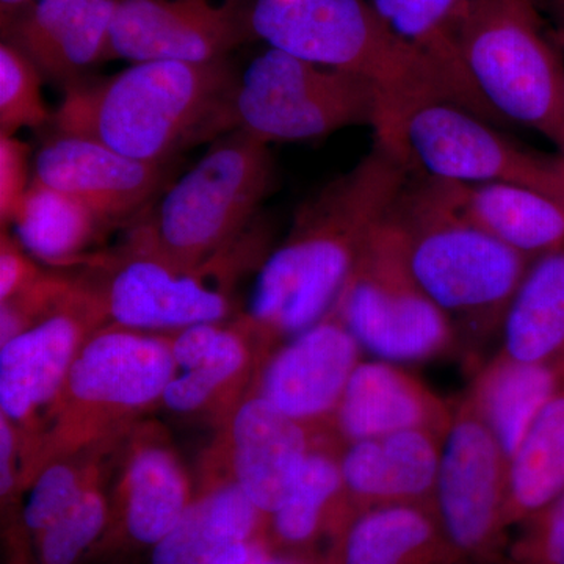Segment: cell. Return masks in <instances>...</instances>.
Here are the masks:
<instances>
[{
    "mask_svg": "<svg viewBox=\"0 0 564 564\" xmlns=\"http://www.w3.org/2000/svg\"><path fill=\"white\" fill-rule=\"evenodd\" d=\"M410 177L402 158L375 139L350 172L303 204L288 239L259 269L245 315L263 343L299 336L333 313L364 245Z\"/></svg>",
    "mask_w": 564,
    "mask_h": 564,
    "instance_id": "6da1fadb",
    "label": "cell"
},
{
    "mask_svg": "<svg viewBox=\"0 0 564 564\" xmlns=\"http://www.w3.org/2000/svg\"><path fill=\"white\" fill-rule=\"evenodd\" d=\"M228 62H139L109 79L76 82L54 115L58 133L85 137L137 161L161 163L228 110Z\"/></svg>",
    "mask_w": 564,
    "mask_h": 564,
    "instance_id": "7a4b0ae2",
    "label": "cell"
},
{
    "mask_svg": "<svg viewBox=\"0 0 564 564\" xmlns=\"http://www.w3.org/2000/svg\"><path fill=\"white\" fill-rule=\"evenodd\" d=\"M391 218L411 276L459 339L484 344L502 332L532 259L437 203L414 174Z\"/></svg>",
    "mask_w": 564,
    "mask_h": 564,
    "instance_id": "3957f363",
    "label": "cell"
},
{
    "mask_svg": "<svg viewBox=\"0 0 564 564\" xmlns=\"http://www.w3.org/2000/svg\"><path fill=\"white\" fill-rule=\"evenodd\" d=\"M252 36L372 84L378 109L415 101L464 107L447 77L393 33L367 0H254Z\"/></svg>",
    "mask_w": 564,
    "mask_h": 564,
    "instance_id": "277c9868",
    "label": "cell"
},
{
    "mask_svg": "<svg viewBox=\"0 0 564 564\" xmlns=\"http://www.w3.org/2000/svg\"><path fill=\"white\" fill-rule=\"evenodd\" d=\"M176 373L172 337L118 325L96 329L70 366L51 432L25 464L24 485L54 456L121 440L126 426L162 402Z\"/></svg>",
    "mask_w": 564,
    "mask_h": 564,
    "instance_id": "5b68a950",
    "label": "cell"
},
{
    "mask_svg": "<svg viewBox=\"0 0 564 564\" xmlns=\"http://www.w3.org/2000/svg\"><path fill=\"white\" fill-rule=\"evenodd\" d=\"M456 43L492 113L541 133L564 158V65L533 0H469Z\"/></svg>",
    "mask_w": 564,
    "mask_h": 564,
    "instance_id": "8992f818",
    "label": "cell"
},
{
    "mask_svg": "<svg viewBox=\"0 0 564 564\" xmlns=\"http://www.w3.org/2000/svg\"><path fill=\"white\" fill-rule=\"evenodd\" d=\"M272 177L265 141L237 132L166 192L133 234L132 250L185 267L206 262L245 234Z\"/></svg>",
    "mask_w": 564,
    "mask_h": 564,
    "instance_id": "52a82bcc",
    "label": "cell"
},
{
    "mask_svg": "<svg viewBox=\"0 0 564 564\" xmlns=\"http://www.w3.org/2000/svg\"><path fill=\"white\" fill-rule=\"evenodd\" d=\"M377 140L402 158L415 176L467 184H511L564 202V158L525 150L463 107L415 101L378 109Z\"/></svg>",
    "mask_w": 564,
    "mask_h": 564,
    "instance_id": "ba28073f",
    "label": "cell"
},
{
    "mask_svg": "<svg viewBox=\"0 0 564 564\" xmlns=\"http://www.w3.org/2000/svg\"><path fill=\"white\" fill-rule=\"evenodd\" d=\"M333 314L381 361H426L459 340L451 318L411 276L391 215L364 245Z\"/></svg>",
    "mask_w": 564,
    "mask_h": 564,
    "instance_id": "9c48e42d",
    "label": "cell"
},
{
    "mask_svg": "<svg viewBox=\"0 0 564 564\" xmlns=\"http://www.w3.org/2000/svg\"><path fill=\"white\" fill-rule=\"evenodd\" d=\"M378 99L361 77L269 47L237 82L228 110L240 131L265 143L303 141L352 124L373 128Z\"/></svg>",
    "mask_w": 564,
    "mask_h": 564,
    "instance_id": "30bf717a",
    "label": "cell"
},
{
    "mask_svg": "<svg viewBox=\"0 0 564 564\" xmlns=\"http://www.w3.org/2000/svg\"><path fill=\"white\" fill-rule=\"evenodd\" d=\"M259 242V234H242L195 267L129 248L98 285H88L107 321L124 328L174 333L199 323L225 322L232 311V282L261 250Z\"/></svg>",
    "mask_w": 564,
    "mask_h": 564,
    "instance_id": "8fae6325",
    "label": "cell"
},
{
    "mask_svg": "<svg viewBox=\"0 0 564 564\" xmlns=\"http://www.w3.org/2000/svg\"><path fill=\"white\" fill-rule=\"evenodd\" d=\"M508 458L469 393L455 403L441 455L433 505L463 562L503 556Z\"/></svg>",
    "mask_w": 564,
    "mask_h": 564,
    "instance_id": "7c38bea8",
    "label": "cell"
},
{
    "mask_svg": "<svg viewBox=\"0 0 564 564\" xmlns=\"http://www.w3.org/2000/svg\"><path fill=\"white\" fill-rule=\"evenodd\" d=\"M251 7L236 0H118L111 58L212 63L252 35Z\"/></svg>",
    "mask_w": 564,
    "mask_h": 564,
    "instance_id": "4fadbf2b",
    "label": "cell"
},
{
    "mask_svg": "<svg viewBox=\"0 0 564 564\" xmlns=\"http://www.w3.org/2000/svg\"><path fill=\"white\" fill-rule=\"evenodd\" d=\"M106 322L98 295L76 282L61 306L0 347V408L17 430L52 410L82 345Z\"/></svg>",
    "mask_w": 564,
    "mask_h": 564,
    "instance_id": "5bb4252c",
    "label": "cell"
},
{
    "mask_svg": "<svg viewBox=\"0 0 564 564\" xmlns=\"http://www.w3.org/2000/svg\"><path fill=\"white\" fill-rule=\"evenodd\" d=\"M111 497V518L96 555L161 543L192 503L191 478L158 426L131 437Z\"/></svg>",
    "mask_w": 564,
    "mask_h": 564,
    "instance_id": "9a60e30c",
    "label": "cell"
},
{
    "mask_svg": "<svg viewBox=\"0 0 564 564\" xmlns=\"http://www.w3.org/2000/svg\"><path fill=\"white\" fill-rule=\"evenodd\" d=\"M361 350L332 313L269 356L256 393L315 432L332 430Z\"/></svg>",
    "mask_w": 564,
    "mask_h": 564,
    "instance_id": "2e32d148",
    "label": "cell"
},
{
    "mask_svg": "<svg viewBox=\"0 0 564 564\" xmlns=\"http://www.w3.org/2000/svg\"><path fill=\"white\" fill-rule=\"evenodd\" d=\"M315 434L258 393L237 404L229 417L226 440L231 478L267 521L295 488Z\"/></svg>",
    "mask_w": 564,
    "mask_h": 564,
    "instance_id": "e0dca14e",
    "label": "cell"
},
{
    "mask_svg": "<svg viewBox=\"0 0 564 564\" xmlns=\"http://www.w3.org/2000/svg\"><path fill=\"white\" fill-rule=\"evenodd\" d=\"M33 174V181L73 196L102 221L140 209L163 180L161 163L137 161L66 133L41 148Z\"/></svg>",
    "mask_w": 564,
    "mask_h": 564,
    "instance_id": "ac0fdd59",
    "label": "cell"
},
{
    "mask_svg": "<svg viewBox=\"0 0 564 564\" xmlns=\"http://www.w3.org/2000/svg\"><path fill=\"white\" fill-rule=\"evenodd\" d=\"M118 0H33L2 20L7 43L41 74L73 85L111 58V22Z\"/></svg>",
    "mask_w": 564,
    "mask_h": 564,
    "instance_id": "d6986e66",
    "label": "cell"
},
{
    "mask_svg": "<svg viewBox=\"0 0 564 564\" xmlns=\"http://www.w3.org/2000/svg\"><path fill=\"white\" fill-rule=\"evenodd\" d=\"M455 404L388 361L359 362L334 414L332 430L344 445L384 434L425 430L447 436Z\"/></svg>",
    "mask_w": 564,
    "mask_h": 564,
    "instance_id": "ffe728a7",
    "label": "cell"
},
{
    "mask_svg": "<svg viewBox=\"0 0 564 564\" xmlns=\"http://www.w3.org/2000/svg\"><path fill=\"white\" fill-rule=\"evenodd\" d=\"M267 543V516L237 481H212L151 549V564H248Z\"/></svg>",
    "mask_w": 564,
    "mask_h": 564,
    "instance_id": "44dd1931",
    "label": "cell"
},
{
    "mask_svg": "<svg viewBox=\"0 0 564 564\" xmlns=\"http://www.w3.org/2000/svg\"><path fill=\"white\" fill-rule=\"evenodd\" d=\"M417 177L437 203L532 261L564 247L563 199L522 185Z\"/></svg>",
    "mask_w": 564,
    "mask_h": 564,
    "instance_id": "7402d4cb",
    "label": "cell"
},
{
    "mask_svg": "<svg viewBox=\"0 0 564 564\" xmlns=\"http://www.w3.org/2000/svg\"><path fill=\"white\" fill-rule=\"evenodd\" d=\"M444 440L408 430L344 445L340 470L351 507L433 502Z\"/></svg>",
    "mask_w": 564,
    "mask_h": 564,
    "instance_id": "603a6c76",
    "label": "cell"
},
{
    "mask_svg": "<svg viewBox=\"0 0 564 564\" xmlns=\"http://www.w3.org/2000/svg\"><path fill=\"white\" fill-rule=\"evenodd\" d=\"M433 502L362 508L333 538L322 564H459Z\"/></svg>",
    "mask_w": 564,
    "mask_h": 564,
    "instance_id": "cb8c5ba5",
    "label": "cell"
},
{
    "mask_svg": "<svg viewBox=\"0 0 564 564\" xmlns=\"http://www.w3.org/2000/svg\"><path fill=\"white\" fill-rule=\"evenodd\" d=\"M343 447L333 430L315 434L295 488L267 521V543L274 551L307 556L322 564L318 545L326 543L328 549L356 511L345 492L340 470Z\"/></svg>",
    "mask_w": 564,
    "mask_h": 564,
    "instance_id": "d4e9b609",
    "label": "cell"
},
{
    "mask_svg": "<svg viewBox=\"0 0 564 564\" xmlns=\"http://www.w3.org/2000/svg\"><path fill=\"white\" fill-rule=\"evenodd\" d=\"M252 343L263 345L245 318L237 325L199 323L174 332L177 373L166 386L162 403L173 413L195 414L232 391L248 372Z\"/></svg>",
    "mask_w": 564,
    "mask_h": 564,
    "instance_id": "484cf974",
    "label": "cell"
},
{
    "mask_svg": "<svg viewBox=\"0 0 564 564\" xmlns=\"http://www.w3.org/2000/svg\"><path fill=\"white\" fill-rule=\"evenodd\" d=\"M563 386L564 356L518 362L499 352L481 366L467 393L510 463L536 415Z\"/></svg>",
    "mask_w": 564,
    "mask_h": 564,
    "instance_id": "4316f807",
    "label": "cell"
},
{
    "mask_svg": "<svg viewBox=\"0 0 564 564\" xmlns=\"http://www.w3.org/2000/svg\"><path fill=\"white\" fill-rule=\"evenodd\" d=\"M500 352L518 362L564 356V247L530 265L505 315Z\"/></svg>",
    "mask_w": 564,
    "mask_h": 564,
    "instance_id": "83f0119b",
    "label": "cell"
},
{
    "mask_svg": "<svg viewBox=\"0 0 564 564\" xmlns=\"http://www.w3.org/2000/svg\"><path fill=\"white\" fill-rule=\"evenodd\" d=\"M393 33L436 66L467 110L499 126L500 121L475 90L459 55L456 32L469 0H367Z\"/></svg>",
    "mask_w": 564,
    "mask_h": 564,
    "instance_id": "f1b7e54d",
    "label": "cell"
},
{
    "mask_svg": "<svg viewBox=\"0 0 564 564\" xmlns=\"http://www.w3.org/2000/svg\"><path fill=\"white\" fill-rule=\"evenodd\" d=\"M563 494L564 386L536 415L508 464L505 524H521Z\"/></svg>",
    "mask_w": 564,
    "mask_h": 564,
    "instance_id": "f546056e",
    "label": "cell"
},
{
    "mask_svg": "<svg viewBox=\"0 0 564 564\" xmlns=\"http://www.w3.org/2000/svg\"><path fill=\"white\" fill-rule=\"evenodd\" d=\"M101 221L73 196L35 181L11 220L21 247L50 263H65L79 256Z\"/></svg>",
    "mask_w": 564,
    "mask_h": 564,
    "instance_id": "4dcf8cb0",
    "label": "cell"
},
{
    "mask_svg": "<svg viewBox=\"0 0 564 564\" xmlns=\"http://www.w3.org/2000/svg\"><path fill=\"white\" fill-rule=\"evenodd\" d=\"M111 518L102 470L79 499L33 540L35 564H84L95 556Z\"/></svg>",
    "mask_w": 564,
    "mask_h": 564,
    "instance_id": "1f68e13d",
    "label": "cell"
},
{
    "mask_svg": "<svg viewBox=\"0 0 564 564\" xmlns=\"http://www.w3.org/2000/svg\"><path fill=\"white\" fill-rule=\"evenodd\" d=\"M110 444L95 445L84 459L76 454L54 456L47 459L33 474L28 486V500L22 505L25 525L35 540L66 510L79 499L84 489L101 474V459L98 458Z\"/></svg>",
    "mask_w": 564,
    "mask_h": 564,
    "instance_id": "d6a6232c",
    "label": "cell"
},
{
    "mask_svg": "<svg viewBox=\"0 0 564 564\" xmlns=\"http://www.w3.org/2000/svg\"><path fill=\"white\" fill-rule=\"evenodd\" d=\"M40 69L13 44L0 46V135L50 121L41 96Z\"/></svg>",
    "mask_w": 564,
    "mask_h": 564,
    "instance_id": "836d02e7",
    "label": "cell"
},
{
    "mask_svg": "<svg viewBox=\"0 0 564 564\" xmlns=\"http://www.w3.org/2000/svg\"><path fill=\"white\" fill-rule=\"evenodd\" d=\"M519 525L508 564H564V494Z\"/></svg>",
    "mask_w": 564,
    "mask_h": 564,
    "instance_id": "e575fe53",
    "label": "cell"
},
{
    "mask_svg": "<svg viewBox=\"0 0 564 564\" xmlns=\"http://www.w3.org/2000/svg\"><path fill=\"white\" fill-rule=\"evenodd\" d=\"M29 148L13 135H0V218L6 228L13 220L31 184L28 182Z\"/></svg>",
    "mask_w": 564,
    "mask_h": 564,
    "instance_id": "d590c367",
    "label": "cell"
},
{
    "mask_svg": "<svg viewBox=\"0 0 564 564\" xmlns=\"http://www.w3.org/2000/svg\"><path fill=\"white\" fill-rule=\"evenodd\" d=\"M18 239L2 231L0 239V303L28 289L41 276Z\"/></svg>",
    "mask_w": 564,
    "mask_h": 564,
    "instance_id": "8d00e7d4",
    "label": "cell"
},
{
    "mask_svg": "<svg viewBox=\"0 0 564 564\" xmlns=\"http://www.w3.org/2000/svg\"><path fill=\"white\" fill-rule=\"evenodd\" d=\"M258 564H321L317 560L307 558V556L288 554V552L274 551L270 547L263 552Z\"/></svg>",
    "mask_w": 564,
    "mask_h": 564,
    "instance_id": "74e56055",
    "label": "cell"
},
{
    "mask_svg": "<svg viewBox=\"0 0 564 564\" xmlns=\"http://www.w3.org/2000/svg\"><path fill=\"white\" fill-rule=\"evenodd\" d=\"M547 2L552 14H554L556 25H558L560 39L564 41V0H547Z\"/></svg>",
    "mask_w": 564,
    "mask_h": 564,
    "instance_id": "f35d334b",
    "label": "cell"
},
{
    "mask_svg": "<svg viewBox=\"0 0 564 564\" xmlns=\"http://www.w3.org/2000/svg\"><path fill=\"white\" fill-rule=\"evenodd\" d=\"M31 2H33V0H0V7H2V20L11 17L14 11L21 10L22 7H25Z\"/></svg>",
    "mask_w": 564,
    "mask_h": 564,
    "instance_id": "ab89813d",
    "label": "cell"
},
{
    "mask_svg": "<svg viewBox=\"0 0 564 564\" xmlns=\"http://www.w3.org/2000/svg\"><path fill=\"white\" fill-rule=\"evenodd\" d=\"M267 549H269V543L262 544L261 547L258 549V552H256L254 556H252L251 562L248 564H258L259 558H261Z\"/></svg>",
    "mask_w": 564,
    "mask_h": 564,
    "instance_id": "60d3db41",
    "label": "cell"
},
{
    "mask_svg": "<svg viewBox=\"0 0 564 564\" xmlns=\"http://www.w3.org/2000/svg\"><path fill=\"white\" fill-rule=\"evenodd\" d=\"M563 44H564V41H563Z\"/></svg>",
    "mask_w": 564,
    "mask_h": 564,
    "instance_id": "b9f144b4",
    "label": "cell"
}]
</instances>
